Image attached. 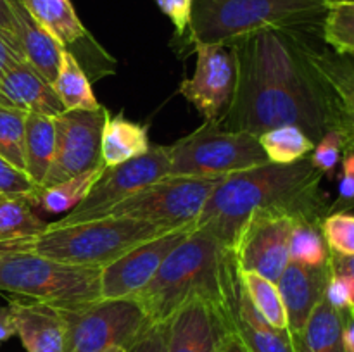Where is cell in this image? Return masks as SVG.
<instances>
[{
	"mask_svg": "<svg viewBox=\"0 0 354 352\" xmlns=\"http://www.w3.org/2000/svg\"><path fill=\"white\" fill-rule=\"evenodd\" d=\"M218 182L220 179L168 175L135 195L121 200L100 217H131L169 230L196 224L207 197Z\"/></svg>",
	"mask_w": 354,
	"mask_h": 352,
	"instance_id": "9c48e42d",
	"label": "cell"
},
{
	"mask_svg": "<svg viewBox=\"0 0 354 352\" xmlns=\"http://www.w3.org/2000/svg\"><path fill=\"white\" fill-rule=\"evenodd\" d=\"M294 223L296 219L280 209L252 211L230 248L239 268L277 282L290 262L289 240Z\"/></svg>",
	"mask_w": 354,
	"mask_h": 352,
	"instance_id": "8fae6325",
	"label": "cell"
},
{
	"mask_svg": "<svg viewBox=\"0 0 354 352\" xmlns=\"http://www.w3.org/2000/svg\"><path fill=\"white\" fill-rule=\"evenodd\" d=\"M320 231L328 251L337 255H354V214L334 211L322 219Z\"/></svg>",
	"mask_w": 354,
	"mask_h": 352,
	"instance_id": "836d02e7",
	"label": "cell"
},
{
	"mask_svg": "<svg viewBox=\"0 0 354 352\" xmlns=\"http://www.w3.org/2000/svg\"><path fill=\"white\" fill-rule=\"evenodd\" d=\"M324 41L339 55H354V0H328Z\"/></svg>",
	"mask_w": 354,
	"mask_h": 352,
	"instance_id": "f546056e",
	"label": "cell"
},
{
	"mask_svg": "<svg viewBox=\"0 0 354 352\" xmlns=\"http://www.w3.org/2000/svg\"><path fill=\"white\" fill-rule=\"evenodd\" d=\"M268 162L256 135L225 130L206 121L169 147V175L223 179L234 173Z\"/></svg>",
	"mask_w": 354,
	"mask_h": 352,
	"instance_id": "52a82bcc",
	"label": "cell"
},
{
	"mask_svg": "<svg viewBox=\"0 0 354 352\" xmlns=\"http://www.w3.org/2000/svg\"><path fill=\"white\" fill-rule=\"evenodd\" d=\"M232 264L230 248L207 231L196 228L169 252L151 282L131 299L144 309L151 324L168 323L194 297H206L223 306Z\"/></svg>",
	"mask_w": 354,
	"mask_h": 352,
	"instance_id": "3957f363",
	"label": "cell"
},
{
	"mask_svg": "<svg viewBox=\"0 0 354 352\" xmlns=\"http://www.w3.org/2000/svg\"><path fill=\"white\" fill-rule=\"evenodd\" d=\"M48 223L33 213V204L24 197H0V233L38 235Z\"/></svg>",
	"mask_w": 354,
	"mask_h": 352,
	"instance_id": "1f68e13d",
	"label": "cell"
},
{
	"mask_svg": "<svg viewBox=\"0 0 354 352\" xmlns=\"http://www.w3.org/2000/svg\"><path fill=\"white\" fill-rule=\"evenodd\" d=\"M315 38H303V52L320 88L328 130L341 137L342 152H354V68L335 52L322 50Z\"/></svg>",
	"mask_w": 354,
	"mask_h": 352,
	"instance_id": "4fadbf2b",
	"label": "cell"
},
{
	"mask_svg": "<svg viewBox=\"0 0 354 352\" xmlns=\"http://www.w3.org/2000/svg\"><path fill=\"white\" fill-rule=\"evenodd\" d=\"M286 31H261L232 43L235 92L221 128L259 137L272 128L294 124L313 141L328 131L324 99L304 59L303 38Z\"/></svg>",
	"mask_w": 354,
	"mask_h": 352,
	"instance_id": "6da1fadb",
	"label": "cell"
},
{
	"mask_svg": "<svg viewBox=\"0 0 354 352\" xmlns=\"http://www.w3.org/2000/svg\"><path fill=\"white\" fill-rule=\"evenodd\" d=\"M14 335H16V326H14V320L9 306L0 307V345L6 344Z\"/></svg>",
	"mask_w": 354,
	"mask_h": 352,
	"instance_id": "7bdbcfd3",
	"label": "cell"
},
{
	"mask_svg": "<svg viewBox=\"0 0 354 352\" xmlns=\"http://www.w3.org/2000/svg\"><path fill=\"white\" fill-rule=\"evenodd\" d=\"M107 166L100 161L95 168L88 169V171L80 173V175L71 176V178L55 183L52 186L37 188V193L33 197V206L41 207L50 214L71 213L75 207H78L86 199L92 186L102 176Z\"/></svg>",
	"mask_w": 354,
	"mask_h": 352,
	"instance_id": "484cf974",
	"label": "cell"
},
{
	"mask_svg": "<svg viewBox=\"0 0 354 352\" xmlns=\"http://www.w3.org/2000/svg\"><path fill=\"white\" fill-rule=\"evenodd\" d=\"M342 316H344L342 338H344L346 352H354V311H351V313H342Z\"/></svg>",
	"mask_w": 354,
	"mask_h": 352,
	"instance_id": "f6af8a7d",
	"label": "cell"
},
{
	"mask_svg": "<svg viewBox=\"0 0 354 352\" xmlns=\"http://www.w3.org/2000/svg\"><path fill=\"white\" fill-rule=\"evenodd\" d=\"M268 162L273 164H292L313 152L315 141L294 124L272 128L258 137Z\"/></svg>",
	"mask_w": 354,
	"mask_h": 352,
	"instance_id": "f1b7e54d",
	"label": "cell"
},
{
	"mask_svg": "<svg viewBox=\"0 0 354 352\" xmlns=\"http://www.w3.org/2000/svg\"><path fill=\"white\" fill-rule=\"evenodd\" d=\"M17 62H24V55L16 43L0 33V79Z\"/></svg>",
	"mask_w": 354,
	"mask_h": 352,
	"instance_id": "ab89813d",
	"label": "cell"
},
{
	"mask_svg": "<svg viewBox=\"0 0 354 352\" xmlns=\"http://www.w3.org/2000/svg\"><path fill=\"white\" fill-rule=\"evenodd\" d=\"M239 276H241L249 302L258 311L259 316L277 330H289L286 307H283L277 282H272L254 271H244L241 268H239Z\"/></svg>",
	"mask_w": 354,
	"mask_h": 352,
	"instance_id": "83f0119b",
	"label": "cell"
},
{
	"mask_svg": "<svg viewBox=\"0 0 354 352\" xmlns=\"http://www.w3.org/2000/svg\"><path fill=\"white\" fill-rule=\"evenodd\" d=\"M322 173L310 159L292 164H265L220 179L207 197L196 228L232 248L239 230L254 209H280L296 221L320 226L330 213L322 192Z\"/></svg>",
	"mask_w": 354,
	"mask_h": 352,
	"instance_id": "7a4b0ae2",
	"label": "cell"
},
{
	"mask_svg": "<svg viewBox=\"0 0 354 352\" xmlns=\"http://www.w3.org/2000/svg\"><path fill=\"white\" fill-rule=\"evenodd\" d=\"M37 235L0 233V257L16 252H33Z\"/></svg>",
	"mask_w": 354,
	"mask_h": 352,
	"instance_id": "f35d334b",
	"label": "cell"
},
{
	"mask_svg": "<svg viewBox=\"0 0 354 352\" xmlns=\"http://www.w3.org/2000/svg\"><path fill=\"white\" fill-rule=\"evenodd\" d=\"M100 269L16 252L0 257V292L59 311L82 309L100 300Z\"/></svg>",
	"mask_w": 354,
	"mask_h": 352,
	"instance_id": "8992f818",
	"label": "cell"
},
{
	"mask_svg": "<svg viewBox=\"0 0 354 352\" xmlns=\"http://www.w3.org/2000/svg\"><path fill=\"white\" fill-rule=\"evenodd\" d=\"M176 230V228H175ZM169 228L131 217H97L66 226L48 223L37 235L33 252L54 261L104 268L137 245L159 237Z\"/></svg>",
	"mask_w": 354,
	"mask_h": 352,
	"instance_id": "5b68a950",
	"label": "cell"
},
{
	"mask_svg": "<svg viewBox=\"0 0 354 352\" xmlns=\"http://www.w3.org/2000/svg\"><path fill=\"white\" fill-rule=\"evenodd\" d=\"M37 188L38 186L31 182L26 171L16 168L9 161L0 157V195L24 197V199H30L31 204H33Z\"/></svg>",
	"mask_w": 354,
	"mask_h": 352,
	"instance_id": "e575fe53",
	"label": "cell"
},
{
	"mask_svg": "<svg viewBox=\"0 0 354 352\" xmlns=\"http://www.w3.org/2000/svg\"><path fill=\"white\" fill-rule=\"evenodd\" d=\"M156 3L159 10L173 23L176 37L185 38L192 21L194 0H156Z\"/></svg>",
	"mask_w": 354,
	"mask_h": 352,
	"instance_id": "8d00e7d4",
	"label": "cell"
},
{
	"mask_svg": "<svg viewBox=\"0 0 354 352\" xmlns=\"http://www.w3.org/2000/svg\"><path fill=\"white\" fill-rule=\"evenodd\" d=\"M223 309L230 330L241 338L249 352H296V344L290 331L273 328L251 306L239 276L235 257L225 285Z\"/></svg>",
	"mask_w": 354,
	"mask_h": 352,
	"instance_id": "e0dca14e",
	"label": "cell"
},
{
	"mask_svg": "<svg viewBox=\"0 0 354 352\" xmlns=\"http://www.w3.org/2000/svg\"><path fill=\"white\" fill-rule=\"evenodd\" d=\"M196 71L180 83L178 92L206 121H220L235 92V55L230 45H196Z\"/></svg>",
	"mask_w": 354,
	"mask_h": 352,
	"instance_id": "9a60e30c",
	"label": "cell"
},
{
	"mask_svg": "<svg viewBox=\"0 0 354 352\" xmlns=\"http://www.w3.org/2000/svg\"><path fill=\"white\" fill-rule=\"evenodd\" d=\"M344 316L324 299L315 306L299 335L294 337L296 352H346Z\"/></svg>",
	"mask_w": 354,
	"mask_h": 352,
	"instance_id": "cb8c5ba5",
	"label": "cell"
},
{
	"mask_svg": "<svg viewBox=\"0 0 354 352\" xmlns=\"http://www.w3.org/2000/svg\"><path fill=\"white\" fill-rule=\"evenodd\" d=\"M327 244L324 240L320 226L308 221H296L290 231L289 257L290 262L303 266H324L328 261Z\"/></svg>",
	"mask_w": 354,
	"mask_h": 352,
	"instance_id": "4dcf8cb0",
	"label": "cell"
},
{
	"mask_svg": "<svg viewBox=\"0 0 354 352\" xmlns=\"http://www.w3.org/2000/svg\"><path fill=\"white\" fill-rule=\"evenodd\" d=\"M328 0H194L187 45H232L261 31L322 37Z\"/></svg>",
	"mask_w": 354,
	"mask_h": 352,
	"instance_id": "277c9868",
	"label": "cell"
},
{
	"mask_svg": "<svg viewBox=\"0 0 354 352\" xmlns=\"http://www.w3.org/2000/svg\"><path fill=\"white\" fill-rule=\"evenodd\" d=\"M328 264H330L332 273L337 275H348L354 278V255H337L328 254Z\"/></svg>",
	"mask_w": 354,
	"mask_h": 352,
	"instance_id": "b9f144b4",
	"label": "cell"
},
{
	"mask_svg": "<svg viewBox=\"0 0 354 352\" xmlns=\"http://www.w3.org/2000/svg\"><path fill=\"white\" fill-rule=\"evenodd\" d=\"M196 224L169 230L128 251L100 269V299H130L137 295L158 273L173 248L178 247Z\"/></svg>",
	"mask_w": 354,
	"mask_h": 352,
	"instance_id": "5bb4252c",
	"label": "cell"
},
{
	"mask_svg": "<svg viewBox=\"0 0 354 352\" xmlns=\"http://www.w3.org/2000/svg\"><path fill=\"white\" fill-rule=\"evenodd\" d=\"M24 9L69 52L92 40L71 0H21Z\"/></svg>",
	"mask_w": 354,
	"mask_h": 352,
	"instance_id": "7402d4cb",
	"label": "cell"
},
{
	"mask_svg": "<svg viewBox=\"0 0 354 352\" xmlns=\"http://www.w3.org/2000/svg\"><path fill=\"white\" fill-rule=\"evenodd\" d=\"M7 306L16 335L28 352H64L66 324L61 311L37 300L12 299Z\"/></svg>",
	"mask_w": 354,
	"mask_h": 352,
	"instance_id": "d6986e66",
	"label": "cell"
},
{
	"mask_svg": "<svg viewBox=\"0 0 354 352\" xmlns=\"http://www.w3.org/2000/svg\"><path fill=\"white\" fill-rule=\"evenodd\" d=\"M342 152V141L341 137L335 130H328L320 140L317 141L313 148V154H311L310 161L322 175H334L335 168L339 164V159H341Z\"/></svg>",
	"mask_w": 354,
	"mask_h": 352,
	"instance_id": "d590c367",
	"label": "cell"
},
{
	"mask_svg": "<svg viewBox=\"0 0 354 352\" xmlns=\"http://www.w3.org/2000/svg\"><path fill=\"white\" fill-rule=\"evenodd\" d=\"M330 275L332 269L328 261L327 264L317 266V268L289 262L280 278L277 280L292 337L301 333L311 311L324 299L325 286Z\"/></svg>",
	"mask_w": 354,
	"mask_h": 352,
	"instance_id": "ac0fdd59",
	"label": "cell"
},
{
	"mask_svg": "<svg viewBox=\"0 0 354 352\" xmlns=\"http://www.w3.org/2000/svg\"><path fill=\"white\" fill-rule=\"evenodd\" d=\"M55 154L54 117L26 113L24 124V162L26 175L37 186L44 183Z\"/></svg>",
	"mask_w": 354,
	"mask_h": 352,
	"instance_id": "d4e9b609",
	"label": "cell"
},
{
	"mask_svg": "<svg viewBox=\"0 0 354 352\" xmlns=\"http://www.w3.org/2000/svg\"><path fill=\"white\" fill-rule=\"evenodd\" d=\"M66 324L64 352L128 349L151 326L135 299L97 300L82 309L61 311Z\"/></svg>",
	"mask_w": 354,
	"mask_h": 352,
	"instance_id": "ba28073f",
	"label": "cell"
},
{
	"mask_svg": "<svg viewBox=\"0 0 354 352\" xmlns=\"http://www.w3.org/2000/svg\"><path fill=\"white\" fill-rule=\"evenodd\" d=\"M109 116V110L100 106L93 110H64L54 117L55 154L38 188L61 183L99 164L102 130Z\"/></svg>",
	"mask_w": 354,
	"mask_h": 352,
	"instance_id": "7c38bea8",
	"label": "cell"
},
{
	"mask_svg": "<svg viewBox=\"0 0 354 352\" xmlns=\"http://www.w3.org/2000/svg\"><path fill=\"white\" fill-rule=\"evenodd\" d=\"M342 173L354 176V152H346L342 159Z\"/></svg>",
	"mask_w": 354,
	"mask_h": 352,
	"instance_id": "bcb514c9",
	"label": "cell"
},
{
	"mask_svg": "<svg viewBox=\"0 0 354 352\" xmlns=\"http://www.w3.org/2000/svg\"><path fill=\"white\" fill-rule=\"evenodd\" d=\"M0 33L19 47V41H17V37H16V23H14V14H12V7H10V0H0Z\"/></svg>",
	"mask_w": 354,
	"mask_h": 352,
	"instance_id": "60d3db41",
	"label": "cell"
},
{
	"mask_svg": "<svg viewBox=\"0 0 354 352\" xmlns=\"http://www.w3.org/2000/svg\"><path fill=\"white\" fill-rule=\"evenodd\" d=\"M52 86L64 106V110H93L100 107L85 68L68 48L62 50L61 64Z\"/></svg>",
	"mask_w": 354,
	"mask_h": 352,
	"instance_id": "4316f807",
	"label": "cell"
},
{
	"mask_svg": "<svg viewBox=\"0 0 354 352\" xmlns=\"http://www.w3.org/2000/svg\"><path fill=\"white\" fill-rule=\"evenodd\" d=\"M0 197H2V195H0Z\"/></svg>",
	"mask_w": 354,
	"mask_h": 352,
	"instance_id": "c3c4849f",
	"label": "cell"
},
{
	"mask_svg": "<svg viewBox=\"0 0 354 352\" xmlns=\"http://www.w3.org/2000/svg\"><path fill=\"white\" fill-rule=\"evenodd\" d=\"M230 330L221 304L194 297L168 321L166 352H218Z\"/></svg>",
	"mask_w": 354,
	"mask_h": 352,
	"instance_id": "2e32d148",
	"label": "cell"
},
{
	"mask_svg": "<svg viewBox=\"0 0 354 352\" xmlns=\"http://www.w3.org/2000/svg\"><path fill=\"white\" fill-rule=\"evenodd\" d=\"M151 147L147 124L127 119L123 114L107 117L100 140V161L107 168L140 157Z\"/></svg>",
	"mask_w": 354,
	"mask_h": 352,
	"instance_id": "603a6c76",
	"label": "cell"
},
{
	"mask_svg": "<svg viewBox=\"0 0 354 352\" xmlns=\"http://www.w3.org/2000/svg\"><path fill=\"white\" fill-rule=\"evenodd\" d=\"M0 104L55 117L64 113L54 86L28 62H17L0 79Z\"/></svg>",
	"mask_w": 354,
	"mask_h": 352,
	"instance_id": "ffe728a7",
	"label": "cell"
},
{
	"mask_svg": "<svg viewBox=\"0 0 354 352\" xmlns=\"http://www.w3.org/2000/svg\"><path fill=\"white\" fill-rule=\"evenodd\" d=\"M24 124H26L24 110L0 104V157L26 171Z\"/></svg>",
	"mask_w": 354,
	"mask_h": 352,
	"instance_id": "d6a6232c",
	"label": "cell"
},
{
	"mask_svg": "<svg viewBox=\"0 0 354 352\" xmlns=\"http://www.w3.org/2000/svg\"><path fill=\"white\" fill-rule=\"evenodd\" d=\"M107 352H127V351H124V349H111V351Z\"/></svg>",
	"mask_w": 354,
	"mask_h": 352,
	"instance_id": "7dc6e473",
	"label": "cell"
},
{
	"mask_svg": "<svg viewBox=\"0 0 354 352\" xmlns=\"http://www.w3.org/2000/svg\"><path fill=\"white\" fill-rule=\"evenodd\" d=\"M218 352H249V351L245 349V345L242 344L241 338H239L234 331L228 330L227 333H225L223 340H221Z\"/></svg>",
	"mask_w": 354,
	"mask_h": 352,
	"instance_id": "ee69618b",
	"label": "cell"
},
{
	"mask_svg": "<svg viewBox=\"0 0 354 352\" xmlns=\"http://www.w3.org/2000/svg\"><path fill=\"white\" fill-rule=\"evenodd\" d=\"M168 323L151 324L127 352H166Z\"/></svg>",
	"mask_w": 354,
	"mask_h": 352,
	"instance_id": "74e56055",
	"label": "cell"
},
{
	"mask_svg": "<svg viewBox=\"0 0 354 352\" xmlns=\"http://www.w3.org/2000/svg\"><path fill=\"white\" fill-rule=\"evenodd\" d=\"M10 7H12L16 37L23 50L24 62H28L35 71L52 83L57 76L64 47L28 14L21 0H10Z\"/></svg>",
	"mask_w": 354,
	"mask_h": 352,
	"instance_id": "44dd1931",
	"label": "cell"
},
{
	"mask_svg": "<svg viewBox=\"0 0 354 352\" xmlns=\"http://www.w3.org/2000/svg\"><path fill=\"white\" fill-rule=\"evenodd\" d=\"M168 175L169 147H151V150L140 157L104 169L102 176L92 186L86 199L64 217L52 221V224L66 226L80 221L97 219L121 200L135 195L145 186L159 182Z\"/></svg>",
	"mask_w": 354,
	"mask_h": 352,
	"instance_id": "30bf717a",
	"label": "cell"
}]
</instances>
